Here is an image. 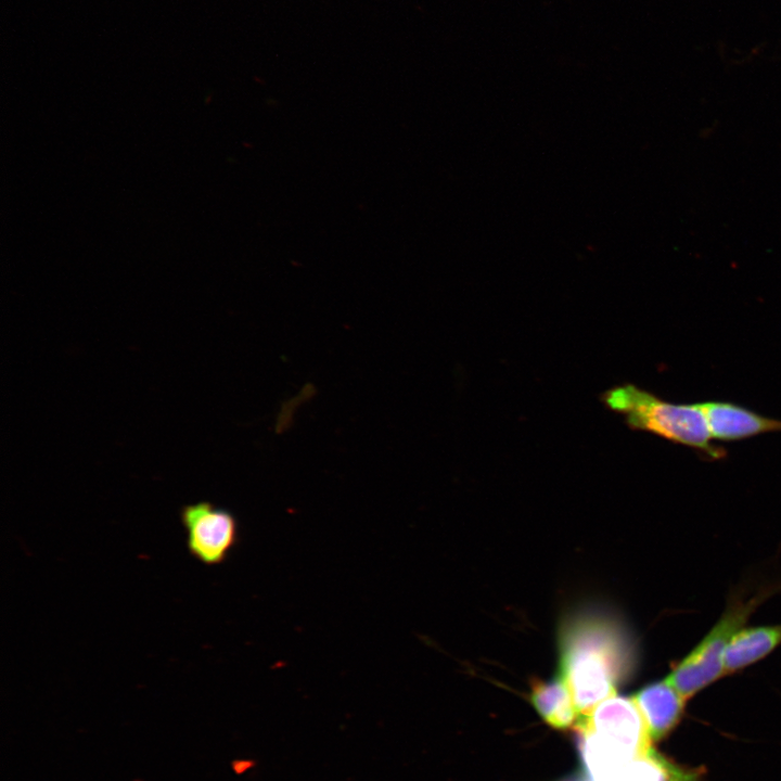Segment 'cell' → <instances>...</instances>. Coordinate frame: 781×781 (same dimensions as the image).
<instances>
[{
	"instance_id": "30bf717a",
	"label": "cell",
	"mask_w": 781,
	"mask_h": 781,
	"mask_svg": "<svg viewBox=\"0 0 781 781\" xmlns=\"http://www.w3.org/2000/svg\"><path fill=\"white\" fill-rule=\"evenodd\" d=\"M529 700L550 727L558 730L575 727L579 716L569 690L560 677L548 681L535 680Z\"/></svg>"
},
{
	"instance_id": "277c9868",
	"label": "cell",
	"mask_w": 781,
	"mask_h": 781,
	"mask_svg": "<svg viewBox=\"0 0 781 781\" xmlns=\"http://www.w3.org/2000/svg\"><path fill=\"white\" fill-rule=\"evenodd\" d=\"M180 521L187 534L189 553L204 565L223 563L238 543L236 517L209 501L183 505Z\"/></svg>"
},
{
	"instance_id": "5b68a950",
	"label": "cell",
	"mask_w": 781,
	"mask_h": 781,
	"mask_svg": "<svg viewBox=\"0 0 781 781\" xmlns=\"http://www.w3.org/2000/svg\"><path fill=\"white\" fill-rule=\"evenodd\" d=\"M575 726L616 741L638 755L652 750V740L632 697L615 694L580 716Z\"/></svg>"
},
{
	"instance_id": "6da1fadb",
	"label": "cell",
	"mask_w": 781,
	"mask_h": 781,
	"mask_svg": "<svg viewBox=\"0 0 781 781\" xmlns=\"http://www.w3.org/2000/svg\"><path fill=\"white\" fill-rule=\"evenodd\" d=\"M559 664L558 677L568 688L580 717L616 694L631 670L632 651L614 622L582 615L562 628Z\"/></svg>"
},
{
	"instance_id": "ba28073f",
	"label": "cell",
	"mask_w": 781,
	"mask_h": 781,
	"mask_svg": "<svg viewBox=\"0 0 781 781\" xmlns=\"http://www.w3.org/2000/svg\"><path fill=\"white\" fill-rule=\"evenodd\" d=\"M700 771L679 766L652 748L600 780L579 774L566 781H700Z\"/></svg>"
},
{
	"instance_id": "7a4b0ae2",
	"label": "cell",
	"mask_w": 781,
	"mask_h": 781,
	"mask_svg": "<svg viewBox=\"0 0 781 781\" xmlns=\"http://www.w3.org/2000/svg\"><path fill=\"white\" fill-rule=\"evenodd\" d=\"M603 400L610 409L624 414L627 424L635 430L693 448L709 459H721L726 454L725 449L713 444L714 438L699 404L664 401L631 384L609 389Z\"/></svg>"
},
{
	"instance_id": "8992f818",
	"label": "cell",
	"mask_w": 781,
	"mask_h": 781,
	"mask_svg": "<svg viewBox=\"0 0 781 781\" xmlns=\"http://www.w3.org/2000/svg\"><path fill=\"white\" fill-rule=\"evenodd\" d=\"M699 405L714 439L732 441L781 432V420L764 417L732 402L707 401Z\"/></svg>"
},
{
	"instance_id": "3957f363",
	"label": "cell",
	"mask_w": 781,
	"mask_h": 781,
	"mask_svg": "<svg viewBox=\"0 0 781 781\" xmlns=\"http://www.w3.org/2000/svg\"><path fill=\"white\" fill-rule=\"evenodd\" d=\"M763 597L731 600L717 623L665 678L687 701L725 676L724 655Z\"/></svg>"
},
{
	"instance_id": "52a82bcc",
	"label": "cell",
	"mask_w": 781,
	"mask_h": 781,
	"mask_svg": "<svg viewBox=\"0 0 781 781\" xmlns=\"http://www.w3.org/2000/svg\"><path fill=\"white\" fill-rule=\"evenodd\" d=\"M652 741L666 738L680 721L687 700L666 680L652 682L632 696Z\"/></svg>"
},
{
	"instance_id": "9c48e42d",
	"label": "cell",
	"mask_w": 781,
	"mask_h": 781,
	"mask_svg": "<svg viewBox=\"0 0 781 781\" xmlns=\"http://www.w3.org/2000/svg\"><path fill=\"white\" fill-rule=\"evenodd\" d=\"M781 644V624L743 627L732 638L724 655V674L741 670L771 653Z\"/></svg>"
}]
</instances>
